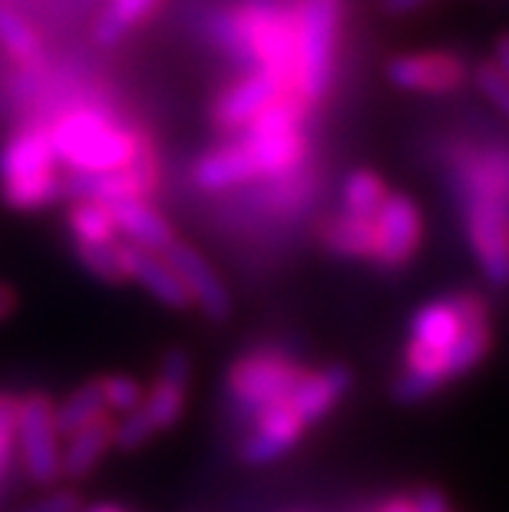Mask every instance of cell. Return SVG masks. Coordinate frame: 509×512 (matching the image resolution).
Segmentation results:
<instances>
[{"label": "cell", "mask_w": 509, "mask_h": 512, "mask_svg": "<svg viewBox=\"0 0 509 512\" xmlns=\"http://www.w3.org/2000/svg\"><path fill=\"white\" fill-rule=\"evenodd\" d=\"M14 311H17V291L10 288L7 281H0V324H4Z\"/></svg>", "instance_id": "35"}, {"label": "cell", "mask_w": 509, "mask_h": 512, "mask_svg": "<svg viewBox=\"0 0 509 512\" xmlns=\"http://www.w3.org/2000/svg\"><path fill=\"white\" fill-rule=\"evenodd\" d=\"M77 261L103 285H126V245L103 242V245H77Z\"/></svg>", "instance_id": "27"}, {"label": "cell", "mask_w": 509, "mask_h": 512, "mask_svg": "<svg viewBox=\"0 0 509 512\" xmlns=\"http://www.w3.org/2000/svg\"><path fill=\"white\" fill-rule=\"evenodd\" d=\"M493 63L509 76V30L496 37V43H493Z\"/></svg>", "instance_id": "36"}, {"label": "cell", "mask_w": 509, "mask_h": 512, "mask_svg": "<svg viewBox=\"0 0 509 512\" xmlns=\"http://www.w3.org/2000/svg\"><path fill=\"white\" fill-rule=\"evenodd\" d=\"M126 245V242H123ZM126 281H136L149 298H156L169 311H189V294L182 288L176 268L169 265L166 255L146 252V248L126 245Z\"/></svg>", "instance_id": "17"}, {"label": "cell", "mask_w": 509, "mask_h": 512, "mask_svg": "<svg viewBox=\"0 0 509 512\" xmlns=\"http://www.w3.org/2000/svg\"><path fill=\"white\" fill-rule=\"evenodd\" d=\"M103 380V397H106V410L113 417H126L129 410H136V403L143 400L146 384H139L136 377L129 374H106Z\"/></svg>", "instance_id": "29"}, {"label": "cell", "mask_w": 509, "mask_h": 512, "mask_svg": "<svg viewBox=\"0 0 509 512\" xmlns=\"http://www.w3.org/2000/svg\"><path fill=\"white\" fill-rule=\"evenodd\" d=\"M354 387V374L348 364H328V367H318V370H308L301 377V384L291 390V403L295 410L305 417L308 427L321 423L328 413L338 407V403L348 397V390Z\"/></svg>", "instance_id": "18"}, {"label": "cell", "mask_w": 509, "mask_h": 512, "mask_svg": "<svg viewBox=\"0 0 509 512\" xmlns=\"http://www.w3.org/2000/svg\"><path fill=\"white\" fill-rule=\"evenodd\" d=\"M470 80L480 90L483 100L503 119H509V76L493 60H480L476 67H470Z\"/></svg>", "instance_id": "28"}, {"label": "cell", "mask_w": 509, "mask_h": 512, "mask_svg": "<svg viewBox=\"0 0 509 512\" xmlns=\"http://www.w3.org/2000/svg\"><path fill=\"white\" fill-rule=\"evenodd\" d=\"M60 430L53 417V400L47 394H24L17 397V423H14V450L24 463V473L34 486H57L60 483Z\"/></svg>", "instance_id": "9"}, {"label": "cell", "mask_w": 509, "mask_h": 512, "mask_svg": "<svg viewBox=\"0 0 509 512\" xmlns=\"http://www.w3.org/2000/svg\"><path fill=\"white\" fill-rule=\"evenodd\" d=\"M189 176H192V185L202 192H229V189H238V185L258 182L252 156H248V149L242 146L238 136H232L229 143L215 146L209 152H202V156L192 162Z\"/></svg>", "instance_id": "16"}, {"label": "cell", "mask_w": 509, "mask_h": 512, "mask_svg": "<svg viewBox=\"0 0 509 512\" xmlns=\"http://www.w3.org/2000/svg\"><path fill=\"white\" fill-rule=\"evenodd\" d=\"M387 195H391V189H387L381 172L354 169V172H348V179L341 185V209L351 215H367V219H374V212L381 209Z\"/></svg>", "instance_id": "26"}, {"label": "cell", "mask_w": 509, "mask_h": 512, "mask_svg": "<svg viewBox=\"0 0 509 512\" xmlns=\"http://www.w3.org/2000/svg\"><path fill=\"white\" fill-rule=\"evenodd\" d=\"M116 232L126 245L146 248V252H169V245L176 242V228L162 215L156 205L149 202H116L110 205Z\"/></svg>", "instance_id": "19"}, {"label": "cell", "mask_w": 509, "mask_h": 512, "mask_svg": "<svg viewBox=\"0 0 509 512\" xmlns=\"http://www.w3.org/2000/svg\"><path fill=\"white\" fill-rule=\"evenodd\" d=\"M0 50L20 67H34L43 60V40L37 34V27L30 20L0 0Z\"/></svg>", "instance_id": "24"}, {"label": "cell", "mask_w": 509, "mask_h": 512, "mask_svg": "<svg viewBox=\"0 0 509 512\" xmlns=\"http://www.w3.org/2000/svg\"><path fill=\"white\" fill-rule=\"evenodd\" d=\"M162 0H106L93 24V40L100 47H116L129 30H136L149 14H156Z\"/></svg>", "instance_id": "23"}, {"label": "cell", "mask_w": 509, "mask_h": 512, "mask_svg": "<svg viewBox=\"0 0 509 512\" xmlns=\"http://www.w3.org/2000/svg\"><path fill=\"white\" fill-rule=\"evenodd\" d=\"M387 83L404 93L420 96H453L470 83V63L450 50L397 53L384 67Z\"/></svg>", "instance_id": "12"}, {"label": "cell", "mask_w": 509, "mask_h": 512, "mask_svg": "<svg viewBox=\"0 0 509 512\" xmlns=\"http://www.w3.org/2000/svg\"><path fill=\"white\" fill-rule=\"evenodd\" d=\"M209 37L248 70L272 76L291 93L295 70V0H238L215 10Z\"/></svg>", "instance_id": "2"}, {"label": "cell", "mask_w": 509, "mask_h": 512, "mask_svg": "<svg viewBox=\"0 0 509 512\" xmlns=\"http://www.w3.org/2000/svg\"><path fill=\"white\" fill-rule=\"evenodd\" d=\"M308 367L298 361L288 347L265 344L238 354L225 370V397L242 417L252 420L268 403L288 397L301 384Z\"/></svg>", "instance_id": "7"}, {"label": "cell", "mask_w": 509, "mask_h": 512, "mask_svg": "<svg viewBox=\"0 0 509 512\" xmlns=\"http://www.w3.org/2000/svg\"><path fill=\"white\" fill-rule=\"evenodd\" d=\"M344 0H295V70L291 93L314 110L331 93L338 73Z\"/></svg>", "instance_id": "5"}, {"label": "cell", "mask_w": 509, "mask_h": 512, "mask_svg": "<svg viewBox=\"0 0 509 512\" xmlns=\"http://www.w3.org/2000/svg\"><path fill=\"white\" fill-rule=\"evenodd\" d=\"M278 93H288V90H285V86H278L272 76H265L258 70H248L245 76L232 80L212 100V110H209L212 126L219 129V133L238 136L258 113L265 110L268 103L275 100Z\"/></svg>", "instance_id": "15"}, {"label": "cell", "mask_w": 509, "mask_h": 512, "mask_svg": "<svg viewBox=\"0 0 509 512\" xmlns=\"http://www.w3.org/2000/svg\"><path fill=\"white\" fill-rule=\"evenodd\" d=\"M162 182L159 152L113 172H67L63 195L67 199H93L103 205L116 202H149Z\"/></svg>", "instance_id": "11"}, {"label": "cell", "mask_w": 509, "mask_h": 512, "mask_svg": "<svg viewBox=\"0 0 509 512\" xmlns=\"http://www.w3.org/2000/svg\"><path fill=\"white\" fill-rule=\"evenodd\" d=\"M53 417H57L60 437H67V433L80 430V427H86V423H93L100 417H113V413L106 410L103 380L93 377V380H83L80 387H73L60 403H53Z\"/></svg>", "instance_id": "22"}, {"label": "cell", "mask_w": 509, "mask_h": 512, "mask_svg": "<svg viewBox=\"0 0 509 512\" xmlns=\"http://www.w3.org/2000/svg\"><path fill=\"white\" fill-rule=\"evenodd\" d=\"M371 512H417V496H410V493H394V496H387L381 499Z\"/></svg>", "instance_id": "33"}, {"label": "cell", "mask_w": 509, "mask_h": 512, "mask_svg": "<svg viewBox=\"0 0 509 512\" xmlns=\"http://www.w3.org/2000/svg\"><path fill=\"white\" fill-rule=\"evenodd\" d=\"M463 235L490 288H509V199L496 192H457Z\"/></svg>", "instance_id": "8"}, {"label": "cell", "mask_w": 509, "mask_h": 512, "mask_svg": "<svg viewBox=\"0 0 509 512\" xmlns=\"http://www.w3.org/2000/svg\"><path fill=\"white\" fill-rule=\"evenodd\" d=\"M414 496H417V512H450L447 496L440 489H420Z\"/></svg>", "instance_id": "32"}, {"label": "cell", "mask_w": 509, "mask_h": 512, "mask_svg": "<svg viewBox=\"0 0 509 512\" xmlns=\"http://www.w3.org/2000/svg\"><path fill=\"white\" fill-rule=\"evenodd\" d=\"M14 423H17V394H0V476L14 453Z\"/></svg>", "instance_id": "31"}, {"label": "cell", "mask_w": 509, "mask_h": 512, "mask_svg": "<svg viewBox=\"0 0 509 512\" xmlns=\"http://www.w3.org/2000/svg\"><path fill=\"white\" fill-rule=\"evenodd\" d=\"M67 228L73 235V245H103V242H119L116 222L110 205L93 202V199H73L67 209Z\"/></svg>", "instance_id": "25"}, {"label": "cell", "mask_w": 509, "mask_h": 512, "mask_svg": "<svg viewBox=\"0 0 509 512\" xmlns=\"http://www.w3.org/2000/svg\"><path fill=\"white\" fill-rule=\"evenodd\" d=\"M476 321H490V301L480 291L460 288L443 298L427 301L410 318V334L404 344V364L394 380L397 403H420L453 384V344Z\"/></svg>", "instance_id": "1"}, {"label": "cell", "mask_w": 509, "mask_h": 512, "mask_svg": "<svg viewBox=\"0 0 509 512\" xmlns=\"http://www.w3.org/2000/svg\"><path fill=\"white\" fill-rule=\"evenodd\" d=\"M63 199V166L47 129L20 126L0 146V202L14 212H43Z\"/></svg>", "instance_id": "4"}, {"label": "cell", "mask_w": 509, "mask_h": 512, "mask_svg": "<svg viewBox=\"0 0 509 512\" xmlns=\"http://www.w3.org/2000/svg\"><path fill=\"white\" fill-rule=\"evenodd\" d=\"M427 4H433V0H381V10L391 17H407V14H414V10L427 7Z\"/></svg>", "instance_id": "34"}, {"label": "cell", "mask_w": 509, "mask_h": 512, "mask_svg": "<svg viewBox=\"0 0 509 512\" xmlns=\"http://www.w3.org/2000/svg\"><path fill=\"white\" fill-rule=\"evenodd\" d=\"M162 255L176 268L192 308H199L209 321H219V324L229 321V314H232L229 285H225V278L212 268V261L205 258L199 248H192L189 242H179L176 238V242L169 245V252H162Z\"/></svg>", "instance_id": "14"}, {"label": "cell", "mask_w": 509, "mask_h": 512, "mask_svg": "<svg viewBox=\"0 0 509 512\" xmlns=\"http://www.w3.org/2000/svg\"><path fill=\"white\" fill-rule=\"evenodd\" d=\"M318 242L328 255L344 261H371L374 252V222L367 215L334 212L318 225Z\"/></svg>", "instance_id": "21"}, {"label": "cell", "mask_w": 509, "mask_h": 512, "mask_svg": "<svg viewBox=\"0 0 509 512\" xmlns=\"http://www.w3.org/2000/svg\"><path fill=\"white\" fill-rule=\"evenodd\" d=\"M305 433H308L305 417L295 410L291 397H281L248 420V433L242 446H238V456H242V463L248 466L278 463L281 456H288L295 450Z\"/></svg>", "instance_id": "13"}, {"label": "cell", "mask_w": 509, "mask_h": 512, "mask_svg": "<svg viewBox=\"0 0 509 512\" xmlns=\"http://www.w3.org/2000/svg\"><path fill=\"white\" fill-rule=\"evenodd\" d=\"M374 252L371 265L381 271H400L417 258L424 245V215L420 205L404 192H391L374 212Z\"/></svg>", "instance_id": "10"}, {"label": "cell", "mask_w": 509, "mask_h": 512, "mask_svg": "<svg viewBox=\"0 0 509 512\" xmlns=\"http://www.w3.org/2000/svg\"><path fill=\"white\" fill-rule=\"evenodd\" d=\"M47 139L67 172H113L153 156L156 139L103 106L77 103L50 119Z\"/></svg>", "instance_id": "3"}, {"label": "cell", "mask_w": 509, "mask_h": 512, "mask_svg": "<svg viewBox=\"0 0 509 512\" xmlns=\"http://www.w3.org/2000/svg\"><path fill=\"white\" fill-rule=\"evenodd\" d=\"M83 503L77 496V489H67V486H47L37 499H30L17 512H80Z\"/></svg>", "instance_id": "30"}, {"label": "cell", "mask_w": 509, "mask_h": 512, "mask_svg": "<svg viewBox=\"0 0 509 512\" xmlns=\"http://www.w3.org/2000/svg\"><path fill=\"white\" fill-rule=\"evenodd\" d=\"M189 380H192V364L182 347H172V351L162 354L159 374L143 390V400L136 403V410H129L126 417H116L113 450H126V453L143 450L153 437L176 427L182 413H186Z\"/></svg>", "instance_id": "6"}, {"label": "cell", "mask_w": 509, "mask_h": 512, "mask_svg": "<svg viewBox=\"0 0 509 512\" xmlns=\"http://www.w3.org/2000/svg\"><path fill=\"white\" fill-rule=\"evenodd\" d=\"M113 430H116V417H100L80 430L67 433L60 443V476L63 479L90 476L103 463V456L113 450Z\"/></svg>", "instance_id": "20"}]
</instances>
